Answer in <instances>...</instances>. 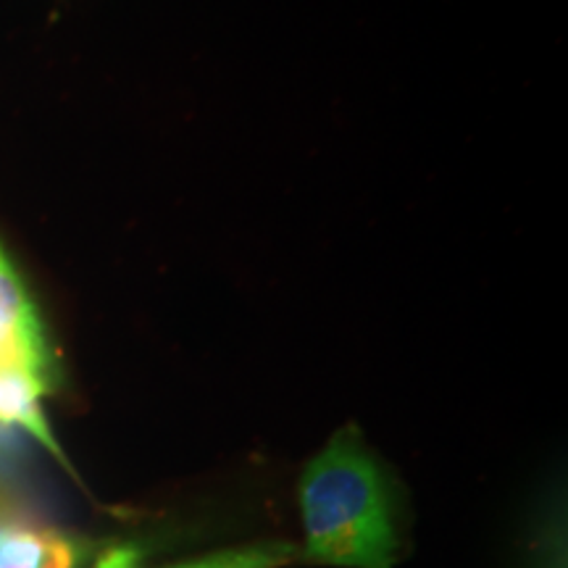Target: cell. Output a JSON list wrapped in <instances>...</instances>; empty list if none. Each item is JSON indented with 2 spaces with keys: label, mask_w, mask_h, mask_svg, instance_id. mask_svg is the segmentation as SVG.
I'll list each match as a JSON object with an SVG mask.
<instances>
[{
  "label": "cell",
  "mask_w": 568,
  "mask_h": 568,
  "mask_svg": "<svg viewBox=\"0 0 568 568\" xmlns=\"http://www.w3.org/2000/svg\"><path fill=\"white\" fill-rule=\"evenodd\" d=\"M303 558L339 568H393L397 537L389 489L358 432L343 429L301 479Z\"/></svg>",
  "instance_id": "1"
},
{
  "label": "cell",
  "mask_w": 568,
  "mask_h": 568,
  "mask_svg": "<svg viewBox=\"0 0 568 568\" xmlns=\"http://www.w3.org/2000/svg\"><path fill=\"white\" fill-rule=\"evenodd\" d=\"M80 560L82 545L77 539L0 508V568H77Z\"/></svg>",
  "instance_id": "2"
},
{
  "label": "cell",
  "mask_w": 568,
  "mask_h": 568,
  "mask_svg": "<svg viewBox=\"0 0 568 568\" xmlns=\"http://www.w3.org/2000/svg\"><path fill=\"white\" fill-rule=\"evenodd\" d=\"M51 389V382L24 372V368H0V424L21 426L24 432L48 447L67 466V456L55 443L48 418L42 414V395Z\"/></svg>",
  "instance_id": "3"
},
{
  "label": "cell",
  "mask_w": 568,
  "mask_h": 568,
  "mask_svg": "<svg viewBox=\"0 0 568 568\" xmlns=\"http://www.w3.org/2000/svg\"><path fill=\"white\" fill-rule=\"evenodd\" d=\"M293 558H297V552L290 545H264V548L224 550L176 568H280Z\"/></svg>",
  "instance_id": "4"
},
{
  "label": "cell",
  "mask_w": 568,
  "mask_h": 568,
  "mask_svg": "<svg viewBox=\"0 0 568 568\" xmlns=\"http://www.w3.org/2000/svg\"><path fill=\"white\" fill-rule=\"evenodd\" d=\"M6 506V503H3V497H0V508H3Z\"/></svg>",
  "instance_id": "5"
}]
</instances>
